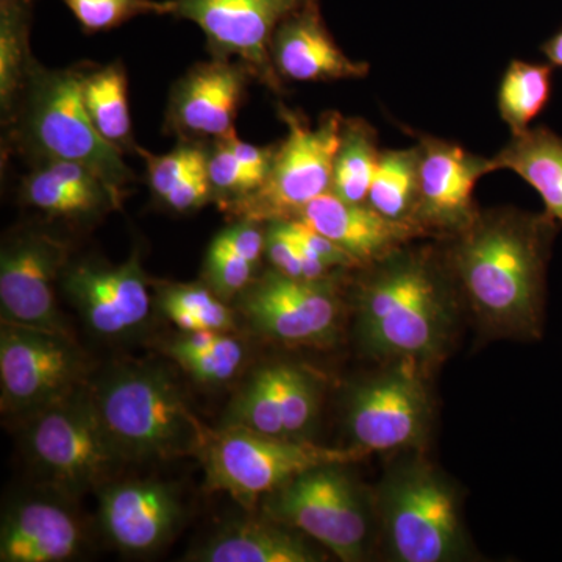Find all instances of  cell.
<instances>
[{
  "label": "cell",
  "mask_w": 562,
  "mask_h": 562,
  "mask_svg": "<svg viewBox=\"0 0 562 562\" xmlns=\"http://www.w3.org/2000/svg\"><path fill=\"white\" fill-rule=\"evenodd\" d=\"M558 222L503 206L479 210L442 251L454 283L492 331L539 338L546 310L547 268Z\"/></svg>",
  "instance_id": "cell-1"
},
{
  "label": "cell",
  "mask_w": 562,
  "mask_h": 562,
  "mask_svg": "<svg viewBox=\"0 0 562 562\" xmlns=\"http://www.w3.org/2000/svg\"><path fill=\"white\" fill-rule=\"evenodd\" d=\"M362 268L358 316L366 346L414 360L432 357L441 349L453 281L442 251L408 244Z\"/></svg>",
  "instance_id": "cell-2"
},
{
  "label": "cell",
  "mask_w": 562,
  "mask_h": 562,
  "mask_svg": "<svg viewBox=\"0 0 562 562\" xmlns=\"http://www.w3.org/2000/svg\"><path fill=\"white\" fill-rule=\"evenodd\" d=\"M99 409L124 461H171L201 454L210 431L177 386L154 364L117 366L94 387Z\"/></svg>",
  "instance_id": "cell-3"
},
{
  "label": "cell",
  "mask_w": 562,
  "mask_h": 562,
  "mask_svg": "<svg viewBox=\"0 0 562 562\" xmlns=\"http://www.w3.org/2000/svg\"><path fill=\"white\" fill-rule=\"evenodd\" d=\"M25 453L41 482L66 501L101 491L125 462L88 384L29 417Z\"/></svg>",
  "instance_id": "cell-4"
},
{
  "label": "cell",
  "mask_w": 562,
  "mask_h": 562,
  "mask_svg": "<svg viewBox=\"0 0 562 562\" xmlns=\"http://www.w3.org/2000/svg\"><path fill=\"white\" fill-rule=\"evenodd\" d=\"M83 74L81 68L46 69L36 63L22 95V136L43 161L87 166L121 195L135 176L88 116Z\"/></svg>",
  "instance_id": "cell-5"
},
{
  "label": "cell",
  "mask_w": 562,
  "mask_h": 562,
  "mask_svg": "<svg viewBox=\"0 0 562 562\" xmlns=\"http://www.w3.org/2000/svg\"><path fill=\"white\" fill-rule=\"evenodd\" d=\"M366 454L357 446L330 449L299 439L222 427L210 431L199 458L210 490L227 492L243 505H254L303 472L319 465L349 464Z\"/></svg>",
  "instance_id": "cell-6"
},
{
  "label": "cell",
  "mask_w": 562,
  "mask_h": 562,
  "mask_svg": "<svg viewBox=\"0 0 562 562\" xmlns=\"http://www.w3.org/2000/svg\"><path fill=\"white\" fill-rule=\"evenodd\" d=\"M279 116L286 124L288 136L277 147L268 179L260 190L227 202L231 213L241 221L297 220L310 202L331 191L344 116L327 111L312 125L284 105H280Z\"/></svg>",
  "instance_id": "cell-7"
},
{
  "label": "cell",
  "mask_w": 562,
  "mask_h": 562,
  "mask_svg": "<svg viewBox=\"0 0 562 562\" xmlns=\"http://www.w3.org/2000/svg\"><path fill=\"white\" fill-rule=\"evenodd\" d=\"M347 464H327L301 473L262 497L271 519L302 531L342 561L364 554L368 516Z\"/></svg>",
  "instance_id": "cell-8"
},
{
  "label": "cell",
  "mask_w": 562,
  "mask_h": 562,
  "mask_svg": "<svg viewBox=\"0 0 562 562\" xmlns=\"http://www.w3.org/2000/svg\"><path fill=\"white\" fill-rule=\"evenodd\" d=\"M88 362L72 336L2 322V409L32 417L87 384Z\"/></svg>",
  "instance_id": "cell-9"
},
{
  "label": "cell",
  "mask_w": 562,
  "mask_h": 562,
  "mask_svg": "<svg viewBox=\"0 0 562 562\" xmlns=\"http://www.w3.org/2000/svg\"><path fill=\"white\" fill-rule=\"evenodd\" d=\"M384 519L398 561L443 562L460 553L462 531L457 495L430 469H409L391 483Z\"/></svg>",
  "instance_id": "cell-10"
},
{
  "label": "cell",
  "mask_w": 562,
  "mask_h": 562,
  "mask_svg": "<svg viewBox=\"0 0 562 562\" xmlns=\"http://www.w3.org/2000/svg\"><path fill=\"white\" fill-rule=\"evenodd\" d=\"M303 0H172L171 16L194 22L213 57L243 61L272 91L283 90L271 44L280 22Z\"/></svg>",
  "instance_id": "cell-11"
},
{
  "label": "cell",
  "mask_w": 562,
  "mask_h": 562,
  "mask_svg": "<svg viewBox=\"0 0 562 562\" xmlns=\"http://www.w3.org/2000/svg\"><path fill=\"white\" fill-rule=\"evenodd\" d=\"M68 246L40 231L10 236L0 254L2 322L70 335L55 299V283L68 266Z\"/></svg>",
  "instance_id": "cell-12"
},
{
  "label": "cell",
  "mask_w": 562,
  "mask_h": 562,
  "mask_svg": "<svg viewBox=\"0 0 562 562\" xmlns=\"http://www.w3.org/2000/svg\"><path fill=\"white\" fill-rule=\"evenodd\" d=\"M238 305L255 330L292 346L331 341L341 310L331 279H291L273 269L251 281Z\"/></svg>",
  "instance_id": "cell-13"
},
{
  "label": "cell",
  "mask_w": 562,
  "mask_h": 562,
  "mask_svg": "<svg viewBox=\"0 0 562 562\" xmlns=\"http://www.w3.org/2000/svg\"><path fill=\"white\" fill-rule=\"evenodd\" d=\"M419 195L414 222L428 236H452L475 216L473 191L494 172L491 158L462 149L460 144L417 135Z\"/></svg>",
  "instance_id": "cell-14"
},
{
  "label": "cell",
  "mask_w": 562,
  "mask_h": 562,
  "mask_svg": "<svg viewBox=\"0 0 562 562\" xmlns=\"http://www.w3.org/2000/svg\"><path fill=\"white\" fill-rule=\"evenodd\" d=\"M347 419L355 446L368 453L416 442L428 419L427 391L417 360L402 358L386 375L355 391Z\"/></svg>",
  "instance_id": "cell-15"
},
{
  "label": "cell",
  "mask_w": 562,
  "mask_h": 562,
  "mask_svg": "<svg viewBox=\"0 0 562 562\" xmlns=\"http://www.w3.org/2000/svg\"><path fill=\"white\" fill-rule=\"evenodd\" d=\"M61 284L85 324L103 338L132 335L149 319V283L136 254L117 266H66Z\"/></svg>",
  "instance_id": "cell-16"
},
{
  "label": "cell",
  "mask_w": 562,
  "mask_h": 562,
  "mask_svg": "<svg viewBox=\"0 0 562 562\" xmlns=\"http://www.w3.org/2000/svg\"><path fill=\"white\" fill-rule=\"evenodd\" d=\"M250 79L243 61L213 57L188 70L169 98L166 127L184 138H221L235 131V120Z\"/></svg>",
  "instance_id": "cell-17"
},
{
  "label": "cell",
  "mask_w": 562,
  "mask_h": 562,
  "mask_svg": "<svg viewBox=\"0 0 562 562\" xmlns=\"http://www.w3.org/2000/svg\"><path fill=\"white\" fill-rule=\"evenodd\" d=\"M98 494L103 535L125 553L157 552L183 519L179 494L157 480L109 483Z\"/></svg>",
  "instance_id": "cell-18"
},
{
  "label": "cell",
  "mask_w": 562,
  "mask_h": 562,
  "mask_svg": "<svg viewBox=\"0 0 562 562\" xmlns=\"http://www.w3.org/2000/svg\"><path fill=\"white\" fill-rule=\"evenodd\" d=\"M271 54L281 80L364 79L371 65L350 58L336 44L322 16L321 0H303L273 33Z\"/></svg>",
  "instance_id": "cell-19"
},
{
  "label": "cell",
  "mask_w": 562,
  "mask_h": 562,
  "mask_svg": "<svg viewBox=\"0 0 562 562\" xmlns=\"http://www.w3.org/2000/svg\"><path fill=\"white\" fill-rule=\"evenodd\" d=\"M297 220L338 244L361 268L428 236L413 222L390 220L369 203L346 202L331 191L310 202Z\"/></svg>",
  "instance_id": "cell-20"
},
{
  "label": "cell",
  "mask_w": 562,
  "mask_h": 562,
  "mask_svg": "<svg viewBox=\"0 0 562 562\" xmlns=\"http://www.w3.org/2000/svg\"><path fill=\"white\" fill-rule=\"evenodd\" d=\"M68 503L40 497L13 503L2 516L0 561L61 562L76 557L83 530Z\"/></svg>",
  "instance_id": "cell-21"
},
{
  "label": "cell",
  "mask_w": 562,
  "mask_h": 562,
  "mask_svg": "<svg viewBox=\"0 0 562 562\" xmlns=\"http://www.w3.org/2000/svg\"><path fill=\"white\" fill-rule=\"evenodd\" d=\"M21 191L27 205L55 217L94 216L121 203L98 173L70 161H44L25 177Z\"/></svg>",
  "instance_id": "cell-22"
},
{
  "label": "cell",
  "mask_w": 562,
  "mask_h": 562,
  "mask_svg": "<svg viewBox=\"0 0 562 562\" xmlns=\"http://www.w3.org/2000/svg\"><path fill=\"white\" fill-rule=\"evenodd\" d=\"M288 525L271 519H244L225 525L188 553L195 562H314L322 557L294 535Z\"/></svg>",
  "instance_id": "cell-23"
},
{
  "label": "cell",
  "mask_w": 562,
  "mask_h": 562,
  "mask_svg": "<svg viewBox=\"0 0 562 562\" xmlns=\"http://www.w3.org/2000/svg\"><path fill=\"white\" fill-rule=\"evenodd\" d=\"M495 171H512L541 195L546 213L562 224V136L549 127L512 133L491 158Z\"/></svg>",
  "instance_id": "cell-24"
},
{
  "label": "cell",
  "mask_w": 562,
  "mask_h": 562,
  "mask_svg": "<svg viewBox=\"0 0 562 562\" xmlns=\"http://www.w3.org/2000/svg\"><path fill=\"white\" fill-rule=\"evenodd\" d=\"M81 95L99 135L122 155L136 150L124 66L117 61L102 68L85 69Z\"/></svg>",
  "instance_id": "cell-25"
},
{
  "label": "cell",
  "mask_w": 562,
  "mask_h": 562,
  "mask_svg": "<svg viewBox=\"0 0 562 562\" xmlns=\"http://www.w3.org/2000/svg\"><path fill=\"white\" fill-rule=\"evenodd\" d=\"M35 0H0V103L11 116L22 101L35 60L31 54V27Z\"/></svg>",
  "instance_id": "cell-26"
},
{
  "label": "cell",
  "mask_w": 562,
  "mask_h": 562,
  "mask_svg": "<svg viewBox=\"0 0 562 562\" xmlns=\"http://www.w3.org/2000/svg\"><path fill=\"white\" fill-rule=\"evenodd\" d=\"M380 155L375 128L361 117H344L333 168V194L346 202L368 203Z\"/></svg>",
  "instance_id": "cell-27"
},
{
  "label": "cell",
  "mask_w": 562,
  "mask_h": 562,
  "mask_svg": "<svg viewBox=\"0 0 562 562\" xmlns=\"http://www.w3.org/2000/svg\"><path fill=\"white\" fill-rule=\"evenodd\" d=\"M417 195H419V151L416 144L406 149H382L371 190H369V205L390 220L416 224L414 213H416Z\"/></svg>",
  "instance_id": "cell-28"
},
{
  "label": "cell",
  "mask_w": 562,
  "mask_h": 562,
  "mask_svg": "<svg viewBox=\"0 0 562 562\" xmlns=\"http://www.w3.org/2000/svg\"><path fill=\"white\" fill-rule=\"evenodd\" d=\"M553 66L513 60L498 87L497 109L512 133L531 127L552 98Z\"/></svg>",
  "instance_id": "cell-29"
},
{
  "label": "cell",
  "mask_w": 562,
  "mask_h": 562,
  "mask_svg": "<svg viewBox=\"0 0 562 562\" xmlns=\"http://www.w3.org/2000/svg\"><path fill=\"white\" fill-rule=\"evenodd\" d=\"M281 362L255 372L241 394L232 403L222 427L244 428L286 438L281 409Z\"/></svg>",
  "instance_id": "cell-30"
},
{
  "label": "cell",
  "mask_w": 562,
  "mask_h": 562,
  "mask_svg": "<svg viewBox=\"0 0 562 562\" xmlns=\"http://www.w3.org/2000/svg\"><path fill=\"white\" fill-rule=\"evenodd\" d=\"M162 313L183 333H227L235 317L221 297L201 284H169L160 292Z\"/></svg>",
  "instance_id": "cell-31"
},
{
  "label": "cell",
  "mask_w": 562,
  "mask_h": 562,
  "mask_svg": "<svg viewBox=\"0 0 562 562\" xmlns=\"http://www.w3.org/2000/svg\"><path fill=\"white\" fill-rule=\"evenodd\" d=\"M87 33L109 32L147 14H172V0H61Z\"/></svg>",
  "instance_id": "cell-32"
},
{
  "label": "cell",
  "mask_w": 562,
  "mask_h": 562,
  "mask_svg": "<svg viewBox=\"0 0 562 562\" xmlns=\"http://www.w3.org/2000/svg\"><path fill=\"white\" fill-rule=\"evenodd\" d=\"M317 387L312 376L297 366L283 364L281 409L286 438L299 439L316 420Z\"/></svg>",
  "instance_id": "cell-33"
},
{
  "label": "cell",
  "mask_w": 562,
  "mask_h": 562,
  "mask_svg": "<svg viewBox=\"0 0 562 562\" xmlns=\"http://www.w3.org/2000/svg\"><path fill=\"white\" fill-rule=\"evenodd\" d=\"M169 357L190 373L192 380L202 384H222L232 380L246 360L243 342L225 335L213 349L205 351H177Z\"/></svg>",
  "instance_id": "cell-34"
},
{
  "label": "cell",
  "mask_w": 562,
  "mask_h": 562,
  "mask_svg": "<svg viewBox=\"0 0 562 562\" xmlns=\"http://www.w3.org/2000/svg\"><path fill=\"white\" fill-rule=\"evenodd\" d=\"M265 255L271 261L273 271L283 273L297 280H327L331 279L333 271L325 262L312 260L299 249L284 231L280 221L269 222L266 228Z\"/></svg>",
  "instance_id": "cell-35"
},
{
  "label": "cell",
  "mask_w": 562,
  "mask_h": 562,
  "mask_svg": "<svg viewBox=\"0 0 562 562\" xmlns=\"http://www.w3.org/2000/svg\"><path fill=\"white\" fill-rule=\"evenodd\" d=\"M257 269L258 266L251 265L213 241L206 251L203 276H205L206 286L222 301L228 302L238 297L246 288L250 286Z\"/></svg>",
  "instance_id": "cell-36"
},
{
  "label": "cell",
  "mask_w": 562,
  "mask_h": 562,
  "mask_svg": "<svg viewBox=\"0 0 562 562\" xmlns=\"http://www.w3.org/2000/svg\"><path fill=\"white\" fill-rule=\"evenodd\" d=\"M136 151L146 160L147 179L154 194L162 199L180 183L184 177L206 161L209 151L194 144H183L166 155H151L136 146Z\"/></svg>",
  "instance_id": "cell-37"
},
{
  "label": "cell",
  "mask_w": 562,
  "mask_h": 562,
  "mask_svg": "<svg viewBox=\"0 0 562 562\" xmlns=\"http://www.w3.org/2000/svg\"><path fill=\"white\" fill-rule=\"evenodd\" d=\"M209 173L213 192L224 195L225 203L246 198L260 190L262 184L244 168L224 138H217L216 146L209 154Z\"/></svg>",
  "instance_id": "cell-38"
},
{
  "label": "cell",
  "mask_w": 562,
  "mask_h": 562,
  "mask_svg": "<svg viewBox=\"0 0 562 562\" xmlns=\"http://www.w3.org/2000/svg\"><path fill=\"white\" fill-rule=\"evenodd\" d=\"M213 194V187H211L209 173V158H206V161L199 165L198 168L192 169V171L162 199V202H165L169 209L177 211V213H188V211L201 209L202 205H205V203L210 201Z\"/></svg>",
  "instance_id": "cell-39"
},
{
  "label": "cell",
  "mask_w": 562,
  "mask_h": 562,
  "mask_svg": "<svg viewBox=\"0 0 562 562\" xmlns=\"http://www.w3.org/2000/svg\"><path fill=\"white\" fill-rule=\"evenodd\" d=\"M213 241L251 265L260 266L265 255L266 232L258 227V222L239 221L238 224L222 231Z\"/></svg>",
  "instance_id": "cell-40"
},
{
  "label": "cell",
  "mask_w": 562,
  "mask_h": 562,
  "mask_svg": "<svg viewBox=\"0 0 562 562\" xmlns=\"http://www.w3.org/2000/svg\"><path fill=\"white\" fill-rule=\"evenodd\" d=\"M542 54L546 55L547 61L553 68H562V31L547 40L541 47Z\"/></svg>",
  "instance_id": "cell-41"
}]
</instances>
